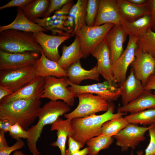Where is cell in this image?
I'll return each instance as SVG.
<instances>
[{"label":"cell","instance_id":"obj_1","mask_svg":"<svg viewBox=\"0 0 155 155\" xmlns=\"http://www.w3.org/2000/svg\"><path fill=\"white\" fill-rule=\"evenodd\" d=\"M41 103L40 99H21L0 103V119L18 123L27 130L38 118Z\"/></svg>","mask_w":155,"mask_h":155},{"label":"cell","instance_id":"obj_2","mask_svg":"<svg viewBox=\"0 0 155 155\" xmlns=\"http://www.w3.org/2000/svg\"><path fill=\"white\" fill-rule=\"evenodd\" d=\"M108 102V110L101 115L93 114L71 119L73 131L72 136L83 146L89 139L102 134V127L104 123L114 118L123 117L126 114L119 112L114 113L115 108L114 104L112 102Z\"/></svg>","mask_w":155,"mask_h":155},{"label":"cell","instance_id":"obj_3","mask_svg":"<svg viewBox=\"0 0 155 155\" xmlns=\"http://www.w3.org/2000/svg\"><path fill=\"white\" fill-rule=\"evenodd\" d=\"M70 110L69 106L60 100H50L41 107L38 115V122L27 130L28 134L27 144L33 155H39L40 154L36 148V143L40 137L44 126L52 125L60 116L67 113Z\"/></svg>","mask_w":155,"mask_h":155},{"label":"cell","instance_id":"obj_4","mask_svg":"<svg viewBox=\"0 0 155 155\" xmlns=\"http://www.w3.org/2000/svg\"><path fill=\"white\" fill-rule=\"evenodd\" d=\"M0 50L10 53L43 52L34 33L14 29L0 32Z\"/></svg>","mask_w":155,"mask_h":155},{"label":"cell","instance_id":"obj_5","mask_svg":"<svg viewBox=\"0 0 155 155\" xmlns=\"http://www.w3.org/2000/svg\"><path fill=\"white\" fill-rule=\"evenodd\" d=\"M76 96L79 99L78 105L74 110L64 115L66 119L84 117L100 112H106L108 108L109 102L99 96L83 93Z\"/></svg>","mask_w":155,"mask_h":155},{"label":"cell","instance_id":"obj_6","mask_svg":"<svg viewBox=\"0 0 155 155\" xmlns=\"http://www.w3.org/2000/svg\"><path fill=\"white\" fill-rule=\"evenodd\" d=\"M107 23L99 26H83L76 34L79 38L84 58H87L92 51L104 39L114 25Z\"/></svg>","mask_w":155,"mask_h":155},{"label":"cell","instance_id":"obj_7","mask_svg":"<svg viewBox=\"0 0 155 155\" xmlns=\"http://www.w3.org/2000/svg\"><path fill=\"white\" fill-rule=\"evenodd\" d=\"M67 77L49 76L44 78V85L41 98L50 100H62L69 106L74 104L76 94L68 89Z\"/></svg>","mask_w":155,"mask_h":155},{"label":"cell","instance_id":"obj_8","mask_svg":"<svg viewBox=\"0 0 155 155\" xmlns=\"http://www.w3.org/2000/svg\"><path fill=\"white\" fill-rule=\"evenodd\" d=\"M68 89L76 95L83 93L95 94L101 97L108 102L117 100L120 96L119 84L114 81L105 80L101 82L86 85H76L69 82Z\"/></svg>","mask_w":155,"mask_h":155},{"label":"cell","instance_id":"obj_9","mask_svg":"<svg viewBox=\"0 0 155 155\" xmlns=\"http://www.w3.org/2000/svg\"><path fill=\"white\" fill-rule=\"evenodd\" d=\"M36 77L34 65L14 70H0V85L14 93Z\"/></svg>","mask_w":155,"mask_h":155},{"label":"cell","instance_id":"obj_10","mask_svg":"<svg viewBox=\"0 0 155 155\" xmlns=\"http://www.w3.org/2000/svg\"><path fill=\"white\" fill-rule=\"evenodd\" d=\"M151 127H140L133 124H129L113 136L116 140V144L120 147L122 152L132 150L146 139L145 134Z\"/></svg>","mask_w":155,"mask_h":155},{"label":"cell","instance_id":"obj_11","mask_svg":"<svg viewBox=\"0 0 155 155\" xmlns=\"http://www.w3.org/2000/svg\"><path fill=\"white\" fill-rule=\"evenodd\" d=\"M39 53L33 52L10 53L0 50V70H16L34 65Z\"/></svg>","mask_w":155,"mask_h":155},{"label":"cell","instance_id":"obj_12","mask_svg":"<svg viewBox=\"0 0 155 155\" xmlns=\"http://www.w3.org/2000/svg\"><path fill=\"white\" fill-rule=\"evenodd\" d=\"M129 36L126 48L112 65L115 81L119 84L122 83L126 79L128 67L135 59V51L137 47V42L139 38Z\"/></svg>","mask_w":155,"mask_h":155},{"label":"cell","instance_id":"obj_13","mask_svg":"<svg viewBox=\"0 0 155 155\" xmlns=\"http://www.w3.org/2000/svg\"><path fill=\"white\" fill-rule=\"evenodd\" d=\"M74 4L72 0L55 12L52 16L37 19L32 21L48 31H50L54 35L57 34L59 35H70L65 32L64 25L70 10Z\"/></svg>","mask_w":155,"mask_h":155},{"label":"cell","instance_id":"obj_14","mask_svg":"<svg viewBox=\"0 0 155 155\" xmlns=\"http://www.w3.org/2000/svg\"><path fill=\"white\" fill-rule=\"evenodd\" d=\"M135 56V59L130 65L135 77L144 87L149 77L155 74V58L143 52L137 46Z\"/></svg>","mask_w":155,"mask_h":155},{"label":"cell","instance_id":"obj_15","mask_svg":"<svg viewBox=\"0 0 155 155\" xmlns=\"http://www.w3.org/2000/svg\"><path fill=\"white\" fill-rule=\"evenodd\" d=\"M34 34L46 57L57 62L61 57L58 50L59 47L62 43L72 36L71 35H50L43 32L34 33Z\"/></svg>","mask_w":155,"mask_h":155},{"label":"cell","instance_id":"obj_16","mask_svg":"<svg viewBox=\"0 0 155 155\" xmlns=\"http://www.w3.org/2000/svg\"><path fill=\"white\" fill-rule=\"evenodd\" d=\"M90 54L97 60V69L99 74L105 80L115 81L110 51L105 38L92 51Z\"/></svg>","mask_w":155,"mask_h":155},{"label":"cell","instance_id":"obj_17","mask_svg":"<svg viewBox=\"0 0 155 155\" xmlns=\"http://www.w3.org/2000/svg\"><path fill=\"white\" fill-rule=\"evenodd\" d=\"M44 78L36 77L31 81L13 94L0 100L4 103L21 99H40L43 93Z\"/></svg>","mask_w":155,"mask_h":155},{"label":"cell","instance_id":"obj_18","mask_svg":"<svg viewBox=\"0 0 155 155\" xmlns=\"http://www.w3.org/2000/svg\"><path fill=\"white\" fill-rule=\"evenodd\" d=\"M121 18L117 0H99L98 13L94 26L107 23L120 25Z\"/></svg>","mask_w":155,"mask_h":155},{"label":"cell","instance_id":"obj_19","mask_svg":"<svg viewBox=\"0 0 155 155\" xmlns=\"http://www.w3.org/2000/svg\"><path fill=\"white\" fill-rule=\"evenodd\" d=\"M127 35L121 25H114L107 34L105 38L109 49L112 65L124 51L123 45Z\"/></svg>","mask_w":155,"mask_h":155},{"label":"cell","instance_id":"obj_20","mask_svg":"<svg viewBox=\"0 0 155 155\" xmlns=\"http://www.w3.org/2000/svg\"><path fill=\"white\" fill-rule=\"evenodd\" d=\"M119 85L122 106L126 105L135 99L145 90L142 82L135 77L131 68L129 75Z\"/></svg>","mask_w":155,"mask_h":155},{"label":"cell","instance_id":"obj_21","mask_svg":"<svg viewBox=\"0 0 155 155\" xmlns=\"http://www.w3.org/2000/svg\"><path fill=\"white\" fill-rule=\"evenodd\" d=\"M40 55L34 65L36 77H67V71L62 68L57 62L48 59L43 52H41Z\"/></svg>","mask_w":155,"mask_h":155},{"label":"cell","instance_id":"obj_22","mask_svg":"<svg viewBox=\"0 0 155 155\" xmlns=\"http://www.w3.org/2000/svg\"><path fill=\"white\" fill-rule=\"evenodd\" d=\"M155 108V94L144 90L137 98L125 106L118 107L117 112L133 113L149 109Z\"/></svg>","mask_w":155,"mask_h":155},{"label":"cell","instance_id":"obj_23","mask_svg":"<svg viewBox=\"0 0 155 155\" xmlns=\"http://www.w3.org/2000/svg\"><path fill=\"white\" fill-rule=\"evenodd\" d=\"M17 10V13L14 20L8 25L0 26V32L9 29H14L33 33L48 31L29 20L26 17L21 8L18 7Z\"/></svg>","mask_w":155,"mask_h":155},{"label":"cell","instance_id":"obj_24","mask_svg":"<svg viewBox=\"0 0 155 155\" xmlns=\"http://www.w3.org/2000/svg\"><path fill=\"white\" fill-rule=\"evenodd\" d=\"M84 57L79 37L76 35L75 39L69 46L63 45L62 55L57 62L59 65L66 71L72 65Z\"/></svg>","mask_w":155,"mask_h":155},{"label":"cell","instance_id":"obj_25","mask_svg":"<svg viewBox=\"0 0 155 155\" xmlns=\"http://www.w3.org/2000/svg\"><path fill=\"white\" fill-rule=\"evenodd\" d=\"M56 130L57 135L56 141L53 142L51 146L58 147L61 155H66V143L67 137L69 135L73 134L71 125V120L67 119L63 120L60 117L51 125V131Z\"/></svg>","mask_w":155,"mask_h":155},{"label":"cell","instance_id":"obj_26","mask_svg":"<svg viewBox=\"0 0 155 155\" xmlns=\"http://www.w3.org/2000/svg\"><path fill=\"white\" fill-rule=\"evenodd\" d=\"M66 71L68 80L75 85H80L84 80H99L100 74L97 70L96 65L90 69L87 70L82 67L79 61L69 67Z\"/></svg>","mask_w":155,"mask_h":155},{"label":"cell","instance_id":"obj_27","mask_svg":"<svg viewBox=\"0 0 155 155\" xmlns=\"http://www.w3.org/2000/svg\"><path fill=\"white\" fill-rule=\"evenodd\" d=\"M117 1L121 17L128 22H132L145 15H150L147 3L144 5H137L129 3L127 0Z\"/></svg>","mask_w":155,"mask_h":155},{"label":"cell","instance_id":"obj_28","mask_svg":"<svg viewBox=\"0 0 155 155\" xmlns=\"http://www.w3.org/2000/svg\"><path fill=\"white\" fill-rule=\"evenodd\" d=\"M121 24L129 36L139 38L144 35L151 28V22L150 15H145L132 22H128L122 17Z\"/></svg>","mask_w":155,"mask_h":155},{"label":"cell","instance_id":"obj_29","mask_svg":"<svg viewBox=\"0 0 155 155\" xmlns=\"http://www.w3.org/2000/svg\"><path fill=\"white\" fill-rule=\"evenodd\" d=\"M49 3L48 0H33L22 9L26 17L32 21L40 18H45Z\"/></svg>","mask_w":155,"mask_h":155},{"label":"cell","instance_id":"obj_30","mask_svg":"<svg viewBox=\"0 0 155 155\" xmlns=\"http://www.w3.org/2000/svg\"><path fill=\"white\" fill-rule=\"evenodd\" d=\"M124 117L129 123L155 127V108L130 113Z\"/></svg>","mask_w":155,"mask_h":155},{"label":"cell","instance_id":"obj_31","mask_svg":"<svg viewBox=\"0 0 155 155\" xmlns=\"http://www.w3.org/2000/svg\"><path fill=\"white\" fill-rule=\"evenodd\" d=\"M88 0H78L70 10L69 14L73 18L75 22L74 35L86 24V10Z\"/></svg>","mask_w":155,"mask_h":155},{"label":"cell","instance_id":"obj_32","mask_svg":"<svg viewBox=\"0 0 155 155\" xmlns=\"http://www.w3.org/2000/svg\"><path fill=\"white\" fill-rule=\"evenodd\" d=\"M113 141V137L102 134L89 139L86 142L89 149L88 155H95L98 154L101 150L108 148Z\"/></svg>","mask_w":155,"mask_h":155},{"label":"cell","instance_id":"obj_33","mask_svg":"<svg viewBox=\"0 0 155 155\" xmlns=\"http://www.w3.org/2000/svg\"><path fill=\"white\" fill-rule=\"evenodd\" d=\"M129 123L123 117L113 119L103 124L102 134L108 137H113Z\"/></svg>","mask_w":155,"mask_h":155},{"label":"cell","instance_id":"obj_34","mask_svg":"<svg viewBox=\"0 0 155 155\" xmlns=\"http://www.w3.org/2000/svg\"><path fill=\"white\" fill-rule=\"evenodd\" d=\"M137 44L143 52L155 58V32L151 28L144 35L138 38Z\"/></svg>","mask_w":155,"mask_h":155},{"label":"cell","instance_id":"obj_35","mask_svg":"<svg viewBox=\"0 0 155 155\" xmlns=\"http://www.w3.org/2000/svg\"><path fill=\"white\" fill-rule=\"evenodd\" d=\"M99 0H88L86 10V24L94 26L98 9Z\"/></svg>","mask_w":155,"mask_h":155},{"label":"cell","instance_id":"obj_36","mask_svg":"<svg viewBox=\"0 0 155 155\" xmlns=\"http://www.w3.org/2000/svg\"><path fill=\"white\" fill-rule=\"evenodd\" d=\"M8 132L12 138L17 140L22 138L27 139L28 137V131L24 129L18 123L12 125Z\"/></svg>","mask_w":155,"mask_h":155},{"label":"cell","instance_id":"obj_37","mask_svg":"<svg viewBox=\"0 0 155 155\" xmlns=\"http://www.w3.org/2000/svg\"><path fill=\"white\" fill-rule=\"evenodd\" d=\"M72 1L71 0H49L50 3L45 14V18L50 16L53 12L60 9L64 5Z\"/></svg>","mask_w":155,"mask_h":155},{"label":"cell","instance_id":"obj_38","mask_svg":"<svg viewBox=\"0 0 155 155\" xmlns=\"http://www.w3.org/2000/svg\"><path fill=\"white\" fill-rule=\"evenodd\" d=\"M148 131L150 141L145 149V155H155V127H151Z\"/></svg>","mask_w":155,"mask_h":155},{"label":"cell","instance_id":"obj_39","mask_svg":"<svg viewBox=\"0 0 155 155\" xmlns=\"http://www.w3.org/2000/svg\"><path fill=\"white\" fill-rule=\"evenodd\" d=\"M68 137V148L66 150L65 155H73L83 146L81 143L74 140L70 135H69Z\"/></svg>","mask_w":155,"mask_h":155},{"label":"cell","instance_id":"obj_40","mask_svg":"<svg viewBox=\"0 0 155 155\" xmlns=\"http://www.w3.org/2000/svg\"><path fill=\"white\" fill-rule=\"evenodd\" d=\"M24 145V141L21 139H19L12 146L0 150V155H9L12 152L22 148Z\"/></svg>","mask_w":155,"mask_h":155},{"label":"cell","instance_id":"obj_41","mask_svg":"<svg viewBox=\"0 0 155 155\" xmlns=\"http://www.w3.org/2000/svg\"><path fill=\"white\" fill-rule=\"evenodd\" d=\"M33 0H12L5 5L0 7V9L2 10L7 8L17 7L22 8L32 2Z\"/></svg>","mask_w":155,"mask_h":155},{"label":"cell","instance_id":"obj_42","mask_svg":"<svg viewBox=\"0 0 155 155\" xmlns=\"http://www.w3.org/2000/svg\"><path fill=\"white\" fill-rule=\"evenodd\" d=\"M147 4L150 12L151 22V29L155 32V0H147Z\"/></svg>","mask_w":155,"mask_h":155},{"label":"cell","instance_id":"obj_43","mask_svg":"<svg viewBox=\"0 0 155 155\" xmlns=\"http://www.w3.org/2000/svg\"><path fill=\"white\" fill-rule=\"evenodd\" d=\"M144 88L146 90H154V93L155 94V74L152 75L149 77Z\"/></svg>","mask_w":155,"mask_h":155},{"label":"cell","instance_id":"obj_44","mask_svg":"<svg viewBox=\"0 0 155 155\" xmlns=\"http://www.w3.org/2000/svg\"><path fill=\"white\" fill-rule=\"evenodd\" d=\"M11 123L6 119H0V130L4 131L5 133L8 132L11 126Z\"/></svg>","mask_w":155,"mask_h":155},{"label":"cell","instance_id":"obj_45","mask_svg":"<svg viewBox=\"0 0 155 155\" xmlns=\"http://www.w3.org/2000/svg\"><path fill=\"white\" fill-rule=\"evenodd\" d=\"M13 93V92L8 88L0 85V100L5 97Z\"/></svg>","mask_w":155,"mask_h":155},{"label":"cell","instance_id":"obj_46","mask_svg":"<svg viewBox=\"0 0 155 155\" xmlns=\"http://www.w3.org/2000/svg\"><path fill=\"white\" fill-rule=\"evenodd\" d=\"M5 133L4 131L0 130V150L9 146L5 137Z\"/></svg>","mask_w":155,"mask_h":155},{"label":"cell","instance_id":"obj_47","mask_svg":"<svg viewBox=\"0 0 155 155\" xmlns=\"http://www.w3.org/2000/svg\"><path fill=\"white\" fill-rule=\"evenodd\" d=\"M89 154V149L87 147L81 150H79L75 152L73 155H87Z\"/></svg>","mask_w":155,"mask_h":155},{"label":"cell","instance_id":"obj_48","mask_svg":"<svg viewBox=\"0 0 155 155\" xmlns=\"http://www.w3.org/2000/svg\"><path fill=\"white\" fill-rule=\"evenodd\" d=\"M129 3L137 5H142L146 4L147 0H127Z\"/></svg>","mask_w":155,"mask_h":155},{"label":"cell","instance_id":"obj_49","mask_svg":"<svg viewBox=\"0 0 155 155\" xmlns=\"http://www.w3.org/2000/svg\"><path fill=\"white\" fill-rule=\"evenodd\" d=\"M13 155H26L22 151H16L13 154Z\"/></svg>","mask_w":155,"mask_h":155},{"label":"cell","instance_id":"obj_50","mask_svg":"<svg viewBox=\"0 0 155 155\" xmlns=\"http://www.w3.org/2000/svg\"><path fill=\"white\" fill-rule=\"evenodd\" d=\"M143 154L144 152L143 151L141 150L138 152L137 155H143ZM131 155H133V152H131Z\"/></svg>","mask_w":155,"mask_h":155},{"label":"cell","instance_id":"obj_51","mask_svg":"<svg viewBox=\"0 0 155 155\" xmlns=\"http://www.w3.org/2000/svg\"><path fill=\"white\" fill-rule=\"evenodd\" d=\"M99 155L98 153V154H96V155Z\"/></svg>","mask_w":155,"mask_h":155}]
</instances>
